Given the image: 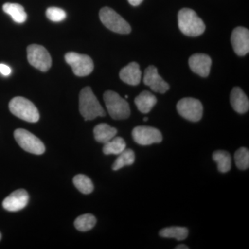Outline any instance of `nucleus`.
Segmentation results:
<instances>
[{
	"label": "nucleus",
	"instance_id": "obj_29",
	"mask_svg": "<svg viewBox=\"0 0 249 249\" xmlns=\"http://www.w3.org/2000/svg\"><path fill=\"white\" fill-rule=\"evenodd\" d=\"M127 1H128L129 4L132 5V6H139V4H142V1H143V0H127Z\"/></svg>",
	"mask_w": 249,
	"mask_h": 249
},
{
	"label": "nucleus",
	"instance_id": "obj_22",
	"mask_svg": "<svg viewBox=\"0 0 249 249\" xmlns=\"http://www.w3.org/2000/svg\"><path fill=\"white\" fill-rule=\"evenodd\" d=\"M160 237L165 238H175L178 241L186 240L188 235L187 228L172 227L165 228L160 231Z\"/></svg>",
	"mask_w": 249,
	"mask_h": 249
},
{
	"label": "nucleus",
	"instance_id": "obj_5",
	"mask_svg": "<svg viewBox=\"0 0 249 249\" xmlns=\"http://www.w3.org/2000/svg\"><path fill=\"white\" fill-rule=\"evenodd\" d=\"M99 16L103 24L113 32L128 34L132 31L128 22L110 8H103L100 11Z\"/></svg>",
	"mask_w": 249,
	"mask_h": 249
},
{
	"label": "nucleus",
	"instance_id": "obj_26",
	"mask_svg": "<svg viewBox=\"0 0 249 249\" xmlns=\"http://www.w3.org/2000/svg\"><path fill=\"white\" fill-rule=\"evenodd\" d=\"M235 161L240 170H247L249 167V151L246 147H240L235 152Z\"/></svg>",
	"mask_w": 249,
	"mask_h": 249
},
{
	"label": "nucleus",
	"instance_id": "obj_3",
	"mask_svg": "<svg viewBox=\"0 0 249 249\" xmlns=\"http://www.w3.org/2000/svg\"><path fill=\"white\" fill-rule=\"evenodd\" d=\"M9 109L14 115L29 123H36L40 114L34 103L24 97L17 96L10 101Z\"/></svg>",
	"mask_w": 249,
	"mask_h": 249
},
{
	"label": "nucleus",
	"instance_id": "obj_10",
	"mask_svg": "<svg viewBox=\"0 0 249 249\" xmlns=\"http://www.w3.org/2000/svg\"><path fill=\"white\" fill-rule=\"evenodd\" d=\"M132 134L134 142L143 146L160 143L163 140L161 132L158 129L148 126L136 127Z\"/></svg>",
	"mask_w": 249,
	"mask_h": 249
},
{
	"label": "nucleus",
	"instance_id": "obj_27",
	"mask_svg": "<svg viewBox=\"0 0 249 249\" xmlns=\"http://www.w3.org/2000/svg\"><path fill=\"white\" fill-rule=\"evenodd\" d=\"M46 15L50 20L55 22H61L67 17L65 11L57 7L49 8L46 11Z\"/></svg>",
	"mask_w": 249,
	"mask_h": 249
},
{
	"label": "nucleus",
	"instance_id": "obj_14",
	"mask_svg": "<svg viewBox=\"0 0 249 249\" xmlns=\"http://www.w3.org/2000/svg\"><path fill=\"white\" fill-rule=\"evenodd\" d=\"M211 65L212 60L206 54H195L189 59V66L192 71L201 77L209 76Z\"/></svg>",
	"mask_w": 249,
	"mask_h": 249
},
{
	"label": "nucleus",
	"instance_id": "obj_7",
	"mask_svg": "<svg viewBox=\"0 0 249 249\" xmlns=\"http://www.w3.org/2000/svg\"><path fill=\"white\" fill-rule=\"evenodd\" d=\"M28 61L41 71H48L52 67V58L47 49L42 46L31 45L27 48Z\"/></svg>",
	"mask_w": 249,
	"mask_h": 249
},
{
	"label": "nucleus",
	"instance_id": "obj_13",
	"mask_svg": "<svg viewBox=\"0 0 249 249\" xmlns=\"http://www.w3.org/2000/svg\"><path fill=\"white\" fill-rule=\"evenodd\" d=\"M231 43L234 52L240 56L247 55L249 52V31L244 27H237L232 31Z\"/></svg>",
	"mask_w": 249,
	"mask_h": 249
},
{
	"label": "nucleus",
	"instance_id": "obj_31",
	"mask_svg": "<svg viewBox=\"0 0 249 249\" xmlns=\"http://www.w3.org/2000/svg\"><path fill=\"white\" fill-rule=\"evenodd\" d=\"M147 120H148V118H147V117L144 118V119H143L144 121H147Z\"/></svg>",
	"mask_w": 249,
	"mask_h": 249
},
{
	"label": "nucleus",
	"instance_id": "obj_11",
	"mask_svg": "<svg viewBox=\"0 0 249 249\" xmlns=\"http://www.w3.org/2000/svg\"><path fill=\"white\" fill-rule=\"evenodd\" d=\"M143 83L157 93H164L170 88L169 85L160 76L155 66H149L145 70Z\"/></svg>",
	"mask_w": 249,
	"mask_h": 249
},
{
	"label": "nucleus",
	"instance_id": "obj_15",
	"mask_svg": "<svg viewBox=\"0 0 249 249\" xmlns=\"http://www.w3.org/2000/svg\"><path fill=\"white\" fill-rule=\"evenodd\" d=\"M119 76L127 84L133 86L138 85L142 79V71L139 64L135 62H131L121 70Z\"/></svg>",
	"mask_w": 249,
	"mask_h": 249
},
{
	"label": "nucleus",
	"instance_id": "obj_28",
	"mask_svg": "<svg viewBox=\"0 0 249 249\" xmlns=\"http://www.w3.org/2000/svg\"><path fill=\"white\" fill-rule=\"evenodd\" d=\"M0 73L5 76H9L11 73V68L4 64H0Z\"/></svg>",
	"mask_w": 249,
	"mask_h": 249
},
{
	"label": "nucleus",
	"instance_id": "obj_6",
	"mask_svg": "<svg viewBox=\"0 0 249 249\" xmlns=\"http://www.w3.org/2000/svg\"><path fill=\"white\" fill-rule=\"evenodd\" d=\"M14 137L18 145L29 153L40 155L45 151V146L42 141L27 129H16Z\"/></svg>",
	"mask_w": 249,
	"mask_h": 249
},
{
	"label": "nucleus",
	"instance_id": "obj_17",
	"mask_svg": "<svg viewBox=\"0 0 249 249\" xmlns=\"http://www.w3.org/2000/svg\"><path fill=\"white\" fill-rule=\"evenodd\" d=\"M157 102V98L148 91H142L134 100L136 106L142 114H147Z\"/></svg>",
	"mask_w": 249,
	"mask_h": 249
},
{
	"label": "nucleus",
	"instance_id": "obj_8",
	"mask_svg": "<svg viewBox=\"0 0 249 249\" xmlns=\"http://www.w3.org/2000/svg\"><path fill=\"white\" fill-rule=\"evenodd\" d=\"M180 116L192 122L200 121L203 116V106L199 100L193 98H184L177 105Z\"/></svg>",
	"mask_w": 249,
	"mask_h": 249
},
{
	"label": "nucleus",
	"instance_id": "obj_30",
	"mask_svg": "<svg viewBox=\"0 0 249 249\" xmlns=\"http://www.w3.org/2000/svg\"><path fill=\"white\" fill-rule=\"evenodd\" d=\"M176 249H188L189 248H188V247H187L186 245H178V247H176V248H175Z\"/></svg>",
	"mask_w": 249,
	"mask_h": 249
},
{
	"label": "nucleus",
	"instance_id": "obj_18",
	"mask_svg": "<svg viewBox=\"0 0 249 249\" xmlns=\"http://www.w3.org/2000/svg\"><path fill=\"white\" fill-rule=\"evenodd\" d=\"M116 134L117 129L107 124H98L93 129V134L96 142L103 144L114 138Z\"/></svg>",
	"mask_w": 249,
	"mask_h": 249
},
{
	"label": "nucleus",
	"instance_id": "obj_2",
	"mask_svg": "<svg viewBox=\"0 0 249 249\" xmlns=\"http://www.w3.org/2000/svg\"><path fill=\"white\" fill-rule=\"evenodd\" d=\"M178 28L186 36L196 37L201 35L206 29L204 22L193 10L181 9L178 14Z\"/></svg>",
	"mask_w": 249,
	"mask_h": 249
},
{
	"label": "nucleus",
	"instance_id": "obj_21",
	"mask_svg": "<svg viewBox=\"0 0 249 249\" xmlns=\"http://www.w3.org/2000/svg\"><path fill=\"white\" fill-rule=\"evenodd\" d=\"M126 149V143L121 137H114L104 144L103 152L105 155H119Z\"/></svg>",
	"mask_w": 249,
	"mask_h": 249
},
{
	"label": "nucleus",
	"instance_id": "obj_4",
	"mask_svg": "<svg viewBox=\"0 0 249 249\" xmlns=\"http://www.w3.org/2000/svg\"><path fill=\"white\" fill-rule=\"evenodd\" d=\"M103 98L108 112L113 119L123 120L130 116L128 103L115 91H106Z\"/></svg>",
	"mask_w": 249,
	"mask_h": 249
},
{
	"label": "nucleus",
	"instance_id": "obj_32",
	"mask_svg": "<svg viewBox=\"0 0 249 249\" xmlns=\"http://www.w3.org/2000/svg\"><path fill=\"white\" fill-rule=\"evenodd\" d=\"M1 233H0V240H1Z\"/></svg>",
	"mask_w": 249,
	"mask_h": 249
},
{
	"label": "nucleus",
	"instance_id": "obj_1",
	"mask_svg": "<svg viewBox=\"0 0 249 249\" xmlns=\"http://www.w3.org/2000/svg\"><path fill=\"white\" fill-rule=\"evenodd\" d=\"M79 110L86 121L93 120L98 116H106V111L89 87L83 88L80 91Z\"/></svg>",
	"mask_w": 249,
	"mask_h": 249
},
{
	"label": "nucleus",
	"instance_id": "obj_12",
	"mask_svg": "<svg viewBox=\"0 0 249 249\" xmlns=\"http://www.w3.org/2000/svg\"><path fill=\"white\" fill-rule=\"evenodd\" d=\"M29 199L27 192L24 189H19L5 198L2 206L5 210L9 212H17L27 206Z\"/></svg>",
	"mask_w": 249,
	"mask_h": 249
},
{
	"label": "nucleus",
	"instance_id": "obj_9",
	"mask_svg": "<svg viewBox=\"0 0 249 249\" xmlns=\"http://www.w3.org/2000/svg\"><path fill=\"white\" fill-rule=\"evenodd\" d=\"M65 58L77 76H87L93 71V60L88 55L70 52L65 55Z\"/></svg>",
	"mask_w": 249,
	"mask_h": 249
},
{
	"label": "nucleus",
	"instance_id": "obj_25",
	"mask_svg": "<svg viewBox=\"0 0 249 249\" xmlns=\"http://www.w3.org/2000/svg\"><path fill=\"white\" fill-rule=\"evenodd\" d=\"M73 182L77 189L83 194H90L93 191L92 181L86 175L82 174L77 175L73 178Z\"/></svg>",
	"mask_w": 249,
	"mask_h": 249
},
{
	"label": "nucleus",
	"instance_id": "obj_16",
	"mask_svg": "<svg viewBox=\"0 0 249 249\" xmlns=\"http://www.w3.org/2000/svg\"><path fill=\"white\" fill-rule=\"evenodd\" d=\"M231 104L236 112L245 114L249 109V98L243 90L238 87L232 89L231 93Z\"/></svg>",
	"mask_w": 249,
	"mask_h": 249
},
{
	"label": "nucleus",
	"instance_id": "obj_20",
	"mask_svg": "<svg viewBox=\"0 0 249 249\" xmlns=\"http://www.w3.org/2000/svg\"><path fill=\"white\" fill-rule=\"evenodd\" d=\"M213 160L217 165V169L220 173H228L231 169V157L224 150H217L213 154Z\"/></svg>",
	"mask_w": 249,
	"mask_h": 249
},
{
	"label": "nucleus",
	"instance_id": "obj_24",
	"mask_svg": "<svg viewBox=\"0 0 249 249\" xmlns=\"http://www.w3.org/2000/svg\"><path fill=\"white\" fill-rule=\"evenodd\" d=\"M96 224V219L93 214H82L77 217L74 225L77 230L82 232H86L92 229Z\"/></svg>",
	"mask_w": 249,
	"mask_h": 249
},
{
	"label": "nucleus",
	"instance_id": "obj_23",
	"mask_svg": "<svg viewBox=\"0 0 249 249\" xmlns=\"http://www.w3.org/2000/svg\"><path fill=\"white\" fill-rule=\"evenodd\" d=\"M119 155L112 165L113 170H120L124 166L133 164L135 161V154L131 149H125Z\"/></svg>",
	"mask_w": 249,
	"mask_h": 249
},
{
	"label": "nucleus",
	"instance_id": "obj_19",
	"mask_svg": "<svg viewBox=\"0 0 249 249\" xmlns=\"http://www.w3.org/2000/svg\"><path fill=\"white\" fill-rule=\"evenodd\" d=\"M3 11L6 14L10 15L14 22L16 23L22 24L27 19V15L26 14L24 8L20 4L6 3L3 5Z\"/></svg>",
	"mask_w": 249,
	"mask_h": 249
}]
</instances>
